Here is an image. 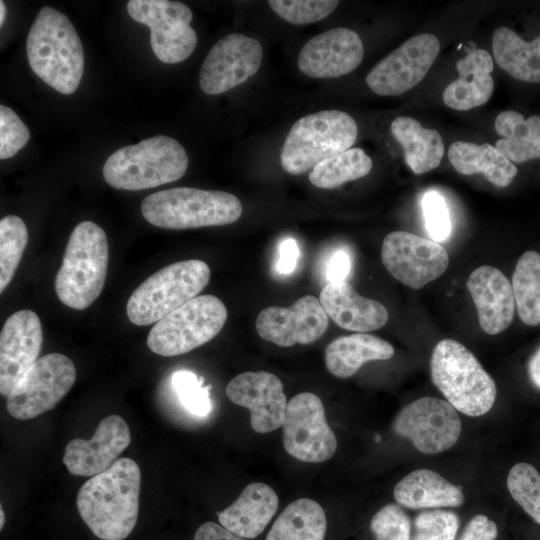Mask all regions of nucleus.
<instances>
[{"label": "nucleus", "mask_w": 540, "mask_h": 540, "mask_svg": "<svg viewBox=\"0 0 540 540\" xmlns=\"http://www.w3.org/2000/svg\"><path fill=\"white\" fill-rule=\"evenodd\" d=\"M363 56L360 36L339 27L311 38L299 53L298 67L312 78H336L355 70Z\"/></svg>", "instance_id": "412c9836"}, {"label": "nucleus", "mask_w": 540, "mask_h": 540, "mask_svg": "<svg viewBox=\"0 0 540 540\" xmlns=\"http://www.w3.org/2000/svg\"><path fill=\"white\" fill-rule=\"evenodd\" d=\"M204 379L188 370L172 374L171 386L181 407L194 417L204 418L212 411L210 387L203 386Z\"/></svg>", "instance_id": "e433bc0d"}, {"label": "nucleus", "mask_w": 540, "mask_h": 540, "mask_svg": "<svg viewBox=\"0 0 540 540\" xmlns=\"http://www.w3.org/2000/svg\"><path fill=\"white\" fill-rule=\"evenodd\" d=\"M459 77L443 92L444 103L455 110H469L485 104L494 90L493 59L484 49H476L456 63Z\"/></svg>", "instance_id": "393cba45"}, {"label": "nucleus", "mask_w": 540, "mask_h": 540, "mask_svg": "<svg viewBox=\"0 0 540 540\" xmlns=\"http://www.w3.org/2000/svg\"><path fill=\"white\" fill-rule=\"evenodd\" d=\"M448 159L464 175L483 174L498 187L511 184L518 170L495 146L455 141L448 149Z\"/></svg>", "instance_id": "cd10ccee"}, {"label": "nucleus", "mask_w": 540, "mask_h": 540, "mask_svg": "<svg viewBox=\"0 0 540 540\" xmlns=\"http://www.w3.org/2000/svg\"><path fill=\"white\" fill-rule=\"evenodd\" d=\"M43 343L38 315L29 309L10 315L0 334V393L7 396L37 360Z\"/></svg>", "instance_id": "aec40b11"}, {"label": "nucleus", "mask_w": 540, "mask_h": 540, "mask_svg": "<svg viewBox=\"0 0 540 540\" xmlns=\"http://www.w3.org/2000/svg\"><path fill=\"white\" fill-rule=\"evenodd\" d=\"M497 525L485 515H476L469 520L458 540H495Z\"/></svg>", "instance_id": "37998d69"}, {"label": "nucleus", "mask_w": 540, "mask_h": 540, "mask_svg": "<svg viewBox=\"0 0 540 540\" xmlns=\"http://www.w3.org/2000/svg\"><path fill=\"white\" fill-rule=\"evenodd\" d=\"M371 158L361 148H350L325 159L309 173V181L318 188L332 189L366 176L372 169Z\"/></svg>", "instance_id": "72a5a7b5"}, {"label": "nucleus", "mask_w": 540, "mask_h": 540, "mask_svg": "<svg viewBox=\"0 0 540 540\" xmlns=\"http://www.w3.org/2000/svg\"><path fill=\"white\" fill-rule=\"evenodd\" d=\"M282 428L285 451L300 461L321 463L336 452L335 434L322 401L314 393L302 392L290 399Z\"/></svg>", "instance_id": "f8f14e48"}, {"label": "nucleus", "mask_w": 540, "mask_h": 540, "mask_svg": "<svg viewBox=\"0 0 540 540\" xmlns=\"http://www.w3.org/2000/svg\"><path fill=\"white\" fill-rule=\"evenodd\" d=\"M430 371L435 386L457 411L477 417L493 407L497 395L495 381L458 341L443 339L436 344Z\"/></svg>", "instance_id": "39448f33"}, {"label": "nucleus", "mask_w": 540, "mask_h": 540, "mask_svg": "<svg viewBox=\"0 0 540 540\" xmlns=\"http://www.w3.org/2000/svg\"><path fill=\"white\" fill-rule=\"evenodd\" d=\"M351 257L344 250L335 251L326 265L327 283L346 281L351 272Z\"/></svg>", "instance_id": "c03bdc74"}, {"label": "nucleus", "mask_w": 540, "mask_h": 540, "mask_svg": "<svg viewBox=\"0 0 540 540\" xmlns=\"http://www.w3.org/2000/svg\"><path fill=\"white\" fill-rule=\"evenodd\" d=\"M425 227L435 242L445 241L451 233V220L444 197L436 191L427 192L422 199Z\"/></svg>", "instance_id": "79ce46f5"}, {"label": "nucleus", "mask_w": 540, "mask_h": 540, "mask_svg": "<svg viewBox=\"0 0 540 540\" xmlns=\"http://www.w3.org/2000/svg\"><path fill=\"white\" fill-rule=\"evenodd\" d=\"M228 399L251 413V427L257 433H268L281 427L287 407L281 380L265 371L244 372L226 386Z\"/></svg>", "instance_id": "6ab92c4d"}, {"label": "nucleus", "mask_w": 540, "mask_h": 540, "mask_svg": "<svg viewBox=\"0 0 540 540\" xmlns=\"http://www.w3.org/2000/svg\"><path fill=\"white\" fill-rule=\"evenodd\" d=\"M27 58L33 72L62 94L78 88L84 70V51L68 17L44 6L36 16L26 41Z\"/></svg>", "instance_id": "f03ea898"}, {"label": "nucleus", "mask_w": 540, "mask_h": 540, "mask_svg": "<svg viewBox=\"0 0 540 540\" xmlns=\"http://www.w3.org/2000/svg\"><path fill=\"white\" fill-rule=\"evenodd\" d=\"M355 120L340 110H322L298 119L287 134L281 151V165L292 175L313 169L355 143Z\"/></svg>", "instance_id": "0eeeda50"}, {"label": "nucleus", "mask_w": 540, "mask_h": 540, "mask_svg": "<svg viewBox=\"0 0 540 540\" xmlns=\"http://www.w3.org/2000/svg\"><path fill=\"white\" fill-rule=\"evenodd\" d=\"M6 523V515L2 505L0 506V530L2 531Z\"/></svg>", "instance_id": "8fccbe9b"}, {"label": "nucleus", "mask_w": 540, "mask_h": 540, "mask_svg": "<svg viewBox=\"0 0 540 540\" xmlns=\"http://www.w3.org/2000/svg\"><path fill=\"white\" fill-rule=\"evenodd\" d=\"M512 290L518 315L529 326L540 325V254L526 251L512 276Z\"/></svg>", "instance_id": "473e14b6"}, {"label": "nucleus", "mask_w": 540, "mask_h": 540, "mask_svg": "<svg viewBox=\"0 0 540 540\" xmlns=\"http://www.w3.org/2000/svg\"><path fill=\"white\" fill-rule=\"evenodd\" d=\"M6 17V6L3 1H0V25L2 26Z\"/></svg>", "instance_id": "09e8293b"}, {"label": "nucleus", "mask_w": 540, "mask_h": 540, "mask_svg": "<svg viewBox=\"0 0 540 540\" xmlns=\"http://www.w3.org/2000/svg\"><path fill=\"white\" fill-rule=\"evenodd\" d=\"M461 420L447 401L422 397L405 406L393 422L399 436L408 438L424 454L450 449L461 433Z\"/></svg>", "instance_id": "4468645a"}, {"label": "nucleus", "mask_w": 540, "mask_h": 540, "mask_svg": "<svg viewBox=\"0 0 540 540\" xmlns=\"http://www.w3.org/2000/svg\"><path fill=\"white\" fill-rule=\"evenodd\" d=\"M76 380L72 360L61 353L46 354L27 369L6 396L9 414L18 420L35 418L51 409Z\"/></svg>", "instance_id": "9d476101"}, {"label": "nucleus", "mask_w": 540, "mask_h": 540, "mask_svg": "<svg viewBox=\"0 0 540 540\" xmlns=\"http://www.w3.org/2000/svg\"><path fill=\"white\" fill-rule=\"evenodd\" d=\"M278 508V496L267 484L247 485L239 497L217 513L219 524L233 534L256 538L269 524Z\"/></svg>", "instance_id": "b1692460"}, {"label": "nucleus", "mask_w": 540, "mask_h": 540, "mask_svg": "<svg viewBox=\"0 0 540 540\" xmlns=\"http://www.w3.org/2000/svg\"><path fill=\"white\" fill-rule=\"evenodd\" d=\"M270 8L285 21L301 25L324 19L339 4L333 0H270Z\"/></svg>", "instance_id": "4c0bfd02"}, {"label": "nucleus", "mask_w": 540, "mask_h": 540, "mask_svg": "<svg viewBox=\"0 0 540 540\" xmlns=\"http://www.w3.org/2000/svg\"><path fill=\"white\" fill-rule=\"evenodd\" d=\"M394 355L393 346L386 340L371 334L355 333L341 336L325 349L328 371L339 378L354 375L369 361L388 360Z\"/></svg>", "instance_id": "bb28decb"}, {"label": "nucleus", "mask_w": 540, "mask_h": 540, "mask_svg": "<svg viewBox=\"0 0 540 540\" xmlns=\"http://www.w3.org/2000/svg\"><path fill=\"white\" fill-rule=\"evenodd\" d=\"M30 139L26 124L9 107L0 106V158L14 156Z\"/></svg>", "instance_id": "a19ab883"}, {"label": "nucleus", "mask_w": 540, "mask_h": 540, "mask_svg": "<svg viewBox=\"0 0 540 540\" xmlns=\"http://www.w3.org/2000/svg\"><path fill=\"white\" fill-rule=\"evenodd\" d=\"M459 526L460 519L452 511H423L414 520L413 540H455Z\"/></svg>", "instance_id": "58836bf2"}, {"label": "nucleus", "mask_w": 540, "mask_h": 540, "mask_svg": "<svg viewBox=\"0 0 540 540\" xmlns=\"http://www.w3.org/2000/svg\"><path fill=\"white\" fill-rule=\"evenodd\" d=\"M326 527L322 506L312 499L300 498L281 512L266 540H324Z\"/></svg>", "instance_id": "2f4dec72"}, {"label": "nucleus", "mask_w": 540, "mask_h": 540, "mask_svg": "<svg viewBox=\"0 0 540 540\" xmlns=\"http://www.w3.org/2000/svg\"><path fill=\"white\" fill-rule=\"evenodd\" d=\"M130 442L126 421L112 414L100 421L91 439L76 438L68 442L63 463L72 475L92 477L111 467Z\"/></svg>", "instance_id": "a211bd4d"}, {"label": "nucleus", "mask_w": 540, "mask_h": 540, "mask_svg": "<svg viewBox=\"0 0 540 540\" xmlns=\"http://www.w3.org/2000/svg\"><path fill=\"white\" fill-rule=\"evenodd\" d=\"M228 312L214 295H200L160 319L151 328L147 346L155 354L172 357L212 340L223 328Z\"/></svg>", "instance_id": "1a4fd4ad"}, {"label": "nucleus", "mask_w": 540, "mask_h": 540, "mask_svg": "<svg viewBox=\"0 0 540 540\" xmlns=\"http://www.w3.org/2000/svg\"><path fill=\"white\" fill-rule=\"evenodd\" d=\"M492 49L496 63L513 78L540 83V35L526 42L511 29L499 27L492 36Z\"/></svg>", "instance_id": "c756f323"}, {"label": "nucleus", "mask_w": 540, "mask_h": 540, "mask_svg": "<svg viewBox=\"0 0 540 540\" xmlns=\"http://www.w3.org/2000/svg\"><path fill=\"white\" fill-rule=\"evenodd\" d=\"M381 259L395 279L412 289L439 278L449 263L446 249L438 242L406 231L386 235Z\"/></svg>", "instance_id": "ddd939ff"}, {"label": "nucleus", "mask_w": 540, "mask_h": 540, "mask_svg": "<svg viewBox=\"0 0 540 540\" xmlns=\"http://www.w3.org/2000/svg\"><path fill=\"white\" fill-rule=\"evenodd\" d=\"M370 529L376 540H410L411 523L396 504H387L372 518Z\"/></svg>", "instance_id": "ea45409f"}, {"label": "nucleus", "mask_w": 540, "mask_h": 540, "mask_svg": "<svg viewBox=\"0 0 540 540\" xmlns=\"http://www.w3.org/2000/svg\"><path fill=\"white\" fill-rule=\"evenodd\" d=\"M397 503L410 509L459 507L463 492L440 474L429 469L412 471L394 488Z\"/></svg>", "instance_id": "a878e982"}, {"label": "nucleus", "mask_w": 540, "mask_h": 540, "mask_svg": "<svg viewBox=\"0 0 540 540\" xmlns=\"http://www.w3.org/2000/svg\"><path fill=\"white\" fill-rule=\"evenodd\" d=\"M210 268L202 260L172 263L146 278L130 295L126 314L131 323L146 326L195 298L208 284Z\"/></svg>", "instance_id": "6e6552de"}, {"label": "nucleus", "mask_w": 540, "mask_h": 540, "mask_svg": "<svg viewBox=\"0 0 540 540\" xmlns=\"http://www.w3.org/2000/svg\"><path fill=\"white\" fill-rule=\"evenodd\" d=\"M188 156L174 138L157 135L116 150L106 160L105 181L120 190H144L180 179Z\"/></svg>", "instance_id": "20e7f679"}, {"label": "nucleus", "mask_w": 540, "mask_h": 540, "mask_svg": "<svg viewBox=\"0 0 540 540\" xmlns=\"http://www.w3.org/2000/svg\"><path fill=\"white\" fill-rule=\"evenodd\" d=\"M28 242L24 221L15 215L0 220V292L12 280Z\"/></svg>", "instance_id": "f704fd0d"}, {"label": "nucleus", "mask_w": 540, "mask_h": 540, "mask_svg": "<svg viewBox=\"0 0 540 540\" xmlns=\"http://www.w3.org/2000/svg\"><path fill=\"white\" fill-rule=\"evenodd\" d=\"M466 285L481 329L490 335L507 329L513 321L516 307L508 278L499 269L484 265L470 274Z\"/></svg>", "instance_id": "4be33fe9"}, {"label": "nucleus", "mask_w": 540, "mask_h": 540, "mask_svg": "<svg viewBox=\"0 0 540 540\" xmlns=\"http://www.w3.org/2000/svg\"><path fill=\"white\" fill-rule=\"evenodd\" d=\"M192 540H245L232 532L228 531L222 525L207 521L201 524L195 531Z\"/></svg>", "instance_id": "49530a36"}, {"label": "nucleus", "mask_w": 540, "mask_h": 540, "mask_svg": "<svg viewBox=\"0 0 540 540\" xmlns=\"http://www.w3.org/2000/svg\"><path fill=\"white\" fill-rule=\"evenodd\" d=\"M260 42L240 33L217 41L200 70L199 85L208 95L224 93L255 75L262 63Z\"/></svg>", "instance_id": "dca6fc26"}, {"label": "nucleus", "mask_w": 540, "mask_h": 540, "mask_svg": "<svg viewBox=\"0 0 540 540\" xmlns=\"http://www.w3.org/2000/svg\"><path fill=\"white\" fill-rule=\"evenodd\" d=\"M439 50L440 42L435 35L413 36L371 69L366 84L381 96L401 95L422 81Z\"/></svg>", "instance_id": "2eb2a0df"}, {"label": "nucleus", "mask_w": 540, "mask_h": 540, "mask_svg": "<svg viewBox=\"0 0 540 540\" xmlns=\"http://www.w3.org/2000/svg\"><path fill=\"white\" fill-rule=\"evenodd\" d=\"M319 301L328 317L350 331H374L383 327L389 318L383 304L359 295L347 281L327 283Z\"/></svg>", "instance_id": "5701e85b"}, {"label": "nucleus", "mask_w": 540, "mask_h": 540, "mask_svg": "<svg viewBox=\"0 0 540 540\" xmlns=\"http://www.w3.org/2000/svg\"><path fill=\"white\" fill-rule=\"evenodd\" d=\"M328 315L313 295L299 298L290 307L270 306L257 316L258 335L281 347L310 344L327 330Z\"/></svg>", "instance_id": "f3484780"}, {"label": "nucleus", "mask_w": 540, "mask_h": 540, "mask_svg": "<svg viewBox=\"0 0 540 540\" xmlns=\"http://www.w3.org/2000/svg\"><path fill=\"white\" fill-rule=\"evenodd\" d=\"M141 213L148 223L164 229L224 226L240 218L242 204L224 191L178 187L145 197Z\"/></svg>", "instance_id": "423d86ee"}, {"label": "nucleus", "mask_w": 540, "mask_h": 540, "mask_svg": "<svg viewBox=\"0 0 540 540\" xmlns=\"http://www.w3.org/2000/svg\"><path fill=\"white\" fill-rule=\"evenodd\" d=\"M507 487L512 498L540 524V474L529 463L515 464L509 471Z\"/></svg>", "instance_id": "c9c22d12"}, {"label": "nucleus", "mask_w": 540, "mask_h": 540, "mask_svg": "<svg viewBox=\"0 0 540 540\" xmlns=\"http://www.w3.org/2000/svg\"><path fill=\"white\" fill-rule=\"evenodd\" d=\"M129 16L149 27L150 44L155 56L167 64L187 59L197 44V35L190 26L192 11L178 1L130 0Z\"/></svg>", "instance_id": "9b49d317"}, {"label": "nucleus", "mask_w": 540, "mask_h": 540, "mask_svg": "<svg viewBox=\"0 0 540 540\" xmlns=\"http://www.w3.org/2000/svg\"><path fill=\"white\" fill-rule=\"evenodd\" d=\"M391 132L403 147L405 161L415 174L425 173L439 166L444 145L437 130L423 128L412 117L399 116L392 121Z\"/></svg>", "instance_id": "c85d7f7f"}, {"label": "nucleus", "mask_w": 540, "mask_h": 540, "mask_svg": "<svg viewBox=\"0 0 540 540\" xmlns=\"http://www.w3.org/2000/svg\"><path fill=\"white\" fill-rule=\"evenodd\" d=\"M494 127L502 137L495 147L511 162L522 163L540 158V116L524 119L512 110L499 113Z\"/></svg>", "instance_id": "7c9ffc66"}, {"label": "nucleus", "mask_w": 540, "mask_h": 540, "mask_svg": "<svg viewBox=\"0 0 540 540\" xmlns=\"http://www.w3.org/2000/svg\"><path fill=\"white\" fill-rule=\"evenodd\" d=\"M109 260L105 231L92 221H82L70 234L57 272L54 289L66 306L84 310L100 295Z\"/></svg>", "instance_id": "7ed1b4c3"}, {"label": "nucleus", "mask_w": 540, "mask_h": 540, "mask_svg": "<svg viewBox=\"0 0 540 540\" xmlns=\"http://www.w3.org/2000/svg\"><path fill=\"white\" fill-rule=\"evenodd\" d=\"M141 472L127 457L90 477L79 489V516L99 540H126L135 530L140 512Z\"/></svg>", "instance_id": "f257e3e1"}, {"label": "nucleus", "mask_w": 540, "mask_h": 540, "mask_svg": "<svg viewBox=\"0 0 540 540\" xmlns=\"http://www.w3.org/2000/svg\"><path fill=\"white\" fill-rule=\"evenodd\" d=\"M527 372L532 384L540 390V347L530 357Z\"/></svg>", "instance_id": "de8ad7c7"}, {"label": "nucleus", "mask_w": 540, "mask_h": 540, "mask_svg": "<svg viewBox=\"0 0 540 540\" xmlns=\"http://www.w3.org/2000/svg\"><path fill=\"white\" fill-rule=\"evenodd\" d=\"M298 244L293 238L282 240L278 246V258L276 270L282 275L291 274L297 265L299 259Z\"/></svg>", "instance_id": "a18cd8bd"}]
</instances>
